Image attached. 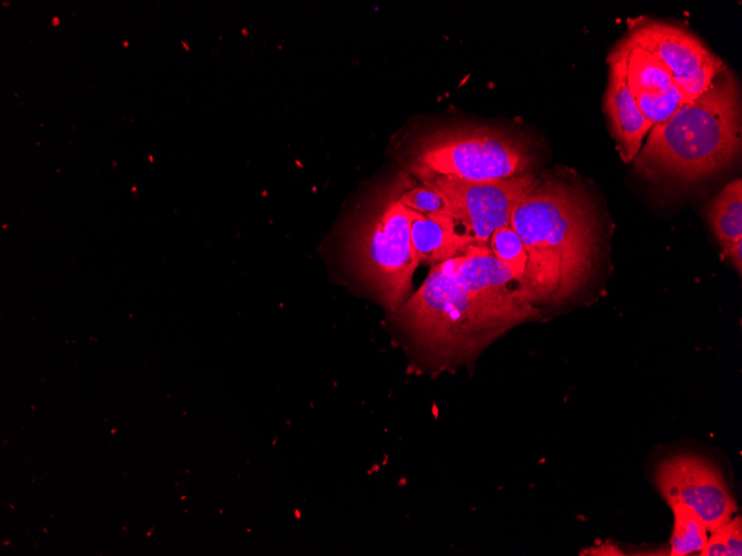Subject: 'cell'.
Here are the masks:
<instances>
[{
    "mask_svg": "<svg viewBox=\"0 0 742 556\" xmlns=\"http://www.w3.org/2000/svg\"><path fill=\"white\" fill-rule=\"evenodd\" d=\"M510 226L528 253L522 284L537 309L563 304L586 283L596 233L591 210L575 189L560 180H534L513 206Z\"/></svg>",
    "mask_w": 742,
    "mask_h": 556,
    "instance_id": "obj_1",
    "label": "cell"
},
{
    "mask_svg": "<svg viewBox=\"0 0 742 556\" xmlns=\"http://www.w3.org/2000/svg\"><path fill=\"white\" fill-rule=\"evenodd\" d=\"M459 256L435 263L422 285L389 314L403 344L430 371L470 364L509 331L459 284Z\"/></svg>",
    "mask_w": 742,
    "mask_h": 556,
    "instance_id": "obj_2",
    "label": "cell"
},
{
    "mask_svg": "<svg viewBox=\"0 0 742 556\" xmlns=\"http://www.w3.org/2000/svg\"><path fill=\"white\" fill-rule=\"evenodd\" d=\"M740 150L739 83L725 65L705 92L651 128L635 163L694 182L725 168Z\"/></svg>",
    "mask_w": 742,
    "mask_h": 556,
    "instance_id": "obj_3",
    "label": "cell"
},
{
    "mask_svg": "<svg viewBox=\"0 0 742 556\" xmlns=\"http://www.w3.org/2000/svg\"><path fill=\"white\" fill-rule=\"evenodd\" d=\"M408 180L381 188L351 234V253L362 279L389 314L408 299L419 264L410 236V210L400 201Z\"/></svg>",
    "mask_w": 742,
    "mask_h": 556,
    "instance_id": "obj_4",
    "label": "cell"
},
{
    "mask_svg": "<svg viewBox=\"0 0 742 556\" xmlns=\"http://www.w3.org/2000/svg\"><path fill=\"white\" fill-rule=\"evenodd\" d=\"M525 145L507 132L490 128H457L434 132L417 143L411 171L427 181L437 175L485 182L528 173Z\"/></svg>",
    "mask_w": 742,
    "mask_h": 556,
    "instance_id": "obj_5",
    "label": "cell"
},
{
    "mask_svg": "<svg viewBox=\"0 0 742 556\" xmlns=\"http://www.w3.org/2000/svg\"><path fill=\"white\" fill-rule=\"evenodd\" d=\"M534 180L530 173L485 182L437 175L423 184L444 196L448 211L443 214L455 232L470 246H485L497 229L510 224L513 206Z\"/></svg>",
    "mask_w": 742,
    "mask_h": 556,
    "instance_id": "obj_6",
    "label": "cell"
},
{
    "mask_svg": "<svg viewBox=\"0 0 742 556\" xmlns=\"http://www.w3.org/2000/svg\"><path fill=\"white\" fill-rule=\"evenodd\" d=\"M624 37L658 59L671 73L685 102L705 92L725 64L685 28L649 17L628 20Z\"/></svg>",
    "mask_w": 742,
    "mask_h": 556,
    "instance_id": "obj_7",
    "label": "cell"
},
{
    "mask_svg": "<svg viewBox=\"0 0 742 556\" xmlns=\"http://www.w3.org/2000/svg\"><path fill=\"white\" fill-rule=\"evenodd\" d=\"M655 485L668 503L690 507L710 532L729 522L736 501L721 473L706 459L680 454L662 461L654 473Z\"/></svg>",
    "mask_w": 742,
    "mask_h": 556,
    "instance_id": "obj_8",
    "label": "cell"
},
{
    "mask_svg": "<svg viewBox=\"0 0 742 556\" xmlns=\"http://www.w3.org/2000/svg\"><path fill=\"white\" fill-rule=\"evenodd\" d=\"M455 279L475 302L509 330L541 315V311L527 299L522 282L488 245L470 246L459 256Z\"/></svg>",
    "mask_w": 742,
    "mask_h": 556,
    "instance_id": "obj_9",
    "label": "cell"
},
{
    "mask_svg": "<svg viewBox=\"0 0 742 556\" xmlns=\"http://www.w3.org/2000/svg\"><path fill=\"white\" fill-rule=\"evenodd\" d=\"M609 79L603 94V112L622 161L638 155L642 140L653 124L643 115L626 83V55L619 41L608 58Z\"/></svg>",
    "mask_w": 742,
    "mask_h": 556,
    "instance_id": "obj_10",
    "label": "cell"
},
{
    "mask_svg": "<svg viewBox=\"0 0 742 556\" xmlns=\"http://www.w3.org/2000/svg\"><path fill=\"white\" fill-rule=\"evenodd\" d=\"M409 210L411 244L418 262L440 263L469 250V243L455 232L449 216Z\"/></svg>",
    "mask_w": 742,
    "mask_h": 556,
    "instance_id": "obj_11",
    "label": "cell"
},
{
    "mask_svg": "<svg viewBox=\"0 0 742 556\" xmlns=\"http://www.w3.org/2000/svg\"><path fill=\"white\" fill-rule=\"evenodd\" d=\"M626 55V83L633 97L665 92L674 84L670 71L652 54L623 38Z\"/></svg>",
    "mask_w": 742,
    "mask_h": 556,
    "instance_id": "obj_12",
    "label": "cell"
},
{
    "mask_svg": "<svg viewBox=\"0 0 742 556\" xmlns=\"http://www.w3.org/2000/svg\"><path fill=\"white\" fill-rule=\"evenodd\" d=\"M708 221L721 249L742 240V182L734 179L711 201Z\"/></svg>",
    "mask_w": 742,
    "mask_h": 556,
    "instance_id": "obj_13",
    "label": "cell"
},
{
    "mask_svg": "<svg viewBox=\"0 0 742 556\" xmlns=\"http://www.w3.org/2000/svg\"><path fill=\"white\" fill-rule=\"evenodd\" d=\"M669 506L673 514L669 555L685 556L700 553L709 536L705 525L686 505L674 503Z\"/></svg>",
    "mask_w": 742,
    "mask_h": 556,
    "instance_id": "obj_14",
    "label": "cell"
},
{
    "mask_svg": "<svg viewBox=\"0 0 742 556\" xmlns=\"http://www.w3.org/2000/svg\"><path fill=\"white\" fill-rule=\"evenodd\" d=\"M489 244L494 256L522 282L528 253L519 234L508 224L492 233Z\"/></svg>",
    "mask_w": 742,
    "mask_h": 556,
    "instance_id": "obj_15",
    "label": "cell"
},
{
    "mask_svg": "<svg viewBox=\"0 0 742 556\" xmlns=\"http://www.w3.org/2000/svg\"><path fill=\"white\" fill-rule=\"evenodd\" d=\"M701 556H741L742 518L734 515L729 522L709 533Z\"/></svg>",
    "mask_w": 742,
    "mask_h": 556,
    "instance_id": "obj_16",
    "label": "cell"
},
{
    "mask_svg": "<svg viewBox=\"0 0 742 556\" xmlns=\"http://www.w3.org/2000/svg\"><path fill=\"white\" fill-rule=\"evenodd\" d=\"M636 104L643 115L654 125L666 121L685 102L676 85L670 90L651 95H635Z\"/></svg>",
    "mask_w": 742,
    "mask_h": 556,
    "instance_id": "obj_17",
    "label": "cell"
},
{
    "mask_svg": "<svg viewBox=\"0 0 742 556\" xmlns=\"http://www.w3.org/2000/svg\"><path fill=\"white\" fill-rule=\"evenodd\" d=\"M400 201L408 209L424 215L443 214L448 211L444 196L427 184L411 186L408 182L400 193Z\"/></svg>",
    "mask_w": 742,
    "mask_h": 556,
    "instance_id": "obj_18",
    "label": "cell"
},
{
    "mask_svg": "<svg viewBox=\"0 0 742 556\" xmlns=\"http://www.w3.org/2000/svg\"><path fill=\"white\" fill-rule=\"evenodd\" d=\"M722 254L741 274L742 270V240L722 247Z\"/></svg>",
    "mask_w": 742,
    "mask_h": 556,
    "instance_id": "obj_19",
    "label": "cell"
}]
</instances>
